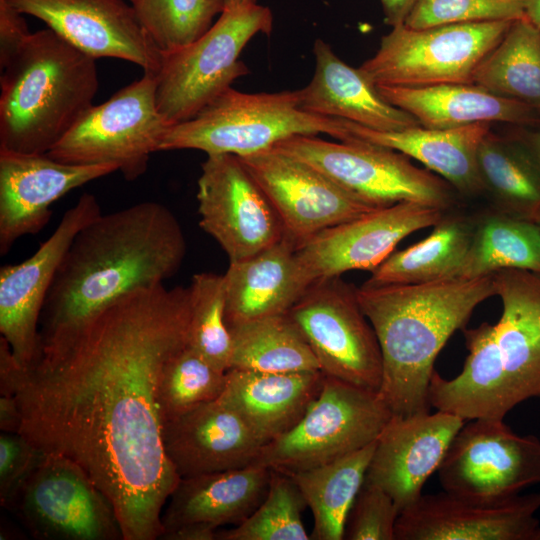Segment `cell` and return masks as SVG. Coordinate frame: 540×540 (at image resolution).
I'll list each match as a JSON object with an SVG mask.
<instances>
[{
	"label": "cell",
	"mask_w": 540,
	"mask_h": 540,
	"mask_svg": "<svg viewBox=\"0 0 540 540\" xmlns=\"http://www.w3.org/2000/svg\"><path fill=\"white\" fill-rule=\"evenodd\" d=\"M189 287L164 284L120 298L70 337L0 379L19 433L81 466L112 502L124 540L160 539L181 477L163 446L159 385L187 346Z\"/></svg>",
	"instance_id": "1"
},
{
	"label": "cell",
	"mask_w": 540,
	"mask_h": 540,
	"mask_svg": "<svg viewBox=\"0 0 540 540\" xmlns=\"http://www.w3.org/2000/svg\"><path fill=\"white\" fill-rule=\"evenodd\" d=\"M186 249L181 224L159 202L100 214L76 234L58 267L41 312L39 350L131 292L164 284Z\"/></svg>",
	"instance_id": "2"
},
{
	"label": "cell",
	"mask_w": 540,
	"mask_h": 540,
	"mask_svg": "<svg viewBox=\"0 0 540 540\" xmlns=\"http://www.w3.org/2000/svg\"><path fill=\"white\" fill-rule=\"evenodd\" d=\"M496 295L493 274L478 278L357 288V299L381 350L378 391L395 415L428 412L435 360L474 309Z\"/></svg>",
	"instance_id": "3"
},
{
	"label": "cell",
	"mask_w": 540,
	"mask_h": 540,
	"mask_svg": "<svg viewBox=\"0 0 540 540\" xmlns=\"http://www.w3.org/2000/svg\"><path fill=\"white\" fill-rule=\"evenodd\" d=\"M502 304L496 324L463 328L468 356L461 372L430 380L429 404L464 420L504 419L519 403L540 398V273H493Z\"/></svg>",
	"instance_id": "4"
},
{
	"label": "cell",
	"mask_w": 540,
	"mask_h": 540,
	"mask_svg": "<svg viewBox=\"0 0 540 540\" xmlns=\"http://www.w3.org/2000/svg\"><path fill=\"white\" fill-rule=\"evenodd\" d=\"M0 150L47 153L93 105L95 59L49 28L31 33L3 69Z\"/></svg>",
	"instance_id": "5"
},
{
	"label": "cell",
	"mask_w": 540,
	"mask_h": 540,
	"mask_svg": "<svg viewBox=\"0 0 540 540\" xmlns=\"http://www.w3.org/2000/svg\"><path fill=\"white\" fill-rule=\"evenodd\" d=\"M320 133L349 140L342 119L301 110L298 90L245 93L230 87L193 118L170 126L159 151L195 149L244 157L293 136Z\"/></svg>",
	"instance_id": "6"
},
{
	"label": "cell",
	"mask_w": 540,
	"mask_h": 540,
	"mask_svg": "<svg viewBox=\"0 0 540 540\" xmlns=\"http://www.w3.org/2000/svg\"><path fill=\"white\" fill-rule=\"evenodd\" d=\"M273 15L263 5L224 10L196 41L164 53L155 74L157 108L170 125L193 118L205 106L250 73L239 57L257 34L269 35Z\"/></svg>",
	"instance_id": "7"
},
{
	"label": "cell",
	"mask_w": 540,
	"mask_h": 540,
	"mask_svg": "<svg viewBox=\"0 0 540 540\" xmlns=\"http://www.w3.org/2000/svg\"><path fill=\"white\" fill-rule=\"evenodd\" d=\"M273 147L311 165L375 208L416 202L446 211L454 200V188L445 179L383 146L358 139L331 142L314 135H298Z\"/></svg>",
	"instance_id": "8"
},
{
	"label": "cell",
	"mask_w": 540,
	"mask_h": 540,
	"mask_svg": "<svg viewBox=\"0 0 540 540\" xmlns=\"http://www.w3.org/2000/svg\"><path fill=\"white\" fill-rule=\"evenodd\" d=\"M514 20L393 27L359 69L376 86L473 83L476 69Z\"/></svg>",
	"instance_id": "9"
},
{
	"label": "cell",
	"mask_w": 540,
	"mask_h": 540,
	"mask_svg": "<svg viewBox=\"0 0 540 540\" xmlns=\"http://www.w3.org/2000/svg\"><path fill=\"white\" fill-rule=\"evenodd\" d=\"M392 415L377 391L325 376L298 424L263 445L253 464L285 474L326 464L374 442Z\"/></svg>",
	"instance_id": "10"
},
{
	"label": "cell",
	"mask_w": 540,
	"mask_h": 540,
	"mask_svg": "<svg viewBox=\"0 0 540 540\" xmlns=\"http://www.w3.org/2000/svg\"><path fill=\"white\" fill-rule=\"evenodd\" d=\"M155 88V74L144 73L92 105L46 154L70 164H112L126 180H136L170 127L157 108Z\"/></svg>",
	"instance_id": "11"
},
{
	"label": "cell",
	"mask_w": 540,
	"mask_h": 540,
	"mask_svg": "<svg viewBox=\"0 0 540 540\" xmlns=\"http://www.w3.org/2000/svg\"><path fill=\"white\" fill-rule=\"evenodd\" d=\"M43 540H124L115 508L71 459L43 453L7 503Z\"/></svg>",
	"instance_id": "12"
},
{
	"label": "cell",
	"mask_w": 540,
	"mask_h": 540,
	"mask_svg": "<svg viewBox=\"0 0 540 540\" xmlns=\"http://www.w3.org/2000/svg\"><path fill=\"white\" fill-rule=\"evenodd\" d=\"M287 313L304 334L325 376L379 391L381 350L358 302L357 287L340 276L316 280Z\"/></svg>",
	"instance_id": "13"
},
{
	"label": "cell",
	"mask_w": 540,
	"mask_h": 540,
	"mask_svg": "<svg viewBox=\"0 0 540 540\" xmlns=\"http://www.w3.org/2000/svg\"><path fill=\"white\" fill-rule=\"evenodd\" d=\"M437 472L448 493L504 501L540 483V440L518 435L504 419H473L456 433Z\"/></svg>",
	"instance_id": "14"
},
{
	"label": "cell",
	"mask_w": 540,
	"mask_h": 540,
	"mask_svg": "<svg viewBox=\"0 0 540 540\" xmlns=\"http://www.w3.org/2000/svg\"><path fill=\"white\" fill-rule=\"evenodd\" d=\"M197 186L199 225L218 242L229 263L284 238L275 209L238 156L207 155Z\"/></svg>",
	"instance_id": "15"
},
{
	"label": "cell",
	"mask_w": 540,
	"mask_h": 540,
	"mask_svg": "<svg viewBox=\"0 0 540 540\" xmlns=\"http://www.w3.org/2000/svg\"><path fill=\"white\" fill-rule=\"evenodd\" d=\"M239 158L275 209L284 237L297 248L327 228L377 209L277 148Z\"/></svg>",
	"instance_id": "16"
},
{
	"label": "cell",
	"mask_w": 540,
	"mask_h": 540,
	"mask_svg": "<svg viewBox=\"0 0 540 540\" xmlns=\"http://www.w3.org/2000/svg\"><path fill=\"white\" fill-rule=\"evenodd\" d=\"M100 214L96 197L82 194L31 257L1 267L0 333L19 366L28 367L38 355L42 308L65 253L76 234Z\"/></svg>",
	"instance_id": "17"
},
{
	"label": "cell",
	"mask_w": 540,
	"mask_h": 540,
	"mask_svg": "<svg viewBox=\"0 0 540 540\" xmlns=\"http://www.w3.org/2000/svg\"><path fill=\"white\" fill-rule=\"evenodd\" d=\"M444 212L416 202L377 208L319 232L297 248V258L310 284L352 270L372 271L406 236L434 226Z\"/></svg>",
	"instance_id": "18"
},
{
	"label": "cell",
	"mask_w": 540,
	"mask_h": 540,
	"mask_svg": "<svg viewBox=\"0 0 540 540\" xmlns=\"http://www.w3.org/2000/svg\"><path fill=\"white\" fill-rule=\"evenodd\" d=\"M44 22L66 42L96 59L111 57L156 74L163 53L127 0H8Z\"/></svg>",
	"instance_id": "19"
},
{
	"label": "cell",
	"mask_w": 540,
	"mask_h": 540,
	"mask_svg": "<svg viewBox=\"0 0 540 540\" xmlns=\"http://www.w3.org/2000/svg\"><path fill=\"white\" fill-rule=\"evenodd\" d=\"M540 493L499 502L471 500L446 491L422 495L402 511L395 540H540Z\"/></svg>",
	"instance_id": "20"
},
{
	"label": "cell",
	"mask_w": 540,
	"mask_h": 540,
	"mask_svg": "<svg viewBox=\"0 0 540 540\" xmlns=\"http://www.w3.org/2000/svg\"><path fill=\"white\" fill-rule=\"evenodd\" d=\"M464 421L442 410L393 414L376 439L364 481L387 492L400 514L422 496Z\"/></svg>",
	"instance_id": "21"
},
{
	"label": "cell",
	"mask_w": 540,
	"mask_h": 540,
	"mask_svg": "<svg viewBox=\"0 0 540 540\" xmlns=\"http://www.w3.org/2000/svg\"><path fill=\"white\" fill-rule=\"evenodd\" d=\"M115 171L112 164H70L46 153L0 150V255L19 238L38 233L48 223L55 201Z\"/></svg>",
	"instance_id": "22"
},
{
	"label": "cell",
	"mask_w": 540,
	"mask_h": 540,
	"mask_svg": "<svg viewBox=\"0 0 540 540\" xmlns=\"http://www.w3.org/2000/svg\"><path fill=\"white\" fill-rule=\"evenodd\" d=\"M269 468L257 464L181 478L164 507L160 539L215 540L218 527L243 522L264 499Z\"/></svg>",
	"instance_id": "23"
},
{
	"label": "cell",
	"mask_w": 540,
	"mask_h": 540,
	"mask_svg": "<svg viewBox=\"0 0 540 540\" xmlns=\"http://www.w3.org/2000/svg\"><path fill=\"white\" fill-rule=\"evenodd\" d=\"M165 453L181 478L253 464L263 444L219 399L162 425Z\"/></svg>",
	"instance_id": "24"
},
{
	"label": "cell",
	"mask_w": 540,
	"mask_h": 540,
	"mask_svg": "<svg viewBox=\"0 0 540 540\" xmlns=\"http://www.w3.org/2000/svg\"><path fill=\"white\" fill-rule=\"evenodd\" d=\"M313 53L314 75L298 90L301 110L384 132L421 126L414 116L389 103L359 68L343 62L323 40L316 39Z\"/></svg>",
	"instance_id": "25"
},
{
	"label": "cell",
	"mask_w": 540,
	"mask_h": 540,
	"mask_svg": "<svg viewBox=\"0 0 540 540\" xmlns=\"http://www.w3.org/2000/svg\"><path fill=\"white\" fill-rule=\"evenodd\" d=\"M324 379L320 370L265 372L231 368L218 399L236 412L265 445L298 424L320 394Z\"/></svg>",
	"instance_id": "26"
},
{
	"label": "cell",
	"mask_w": 540,
	"mask_h": 540,
	"mask_svg": "<svg viewBox=\"0 0 540 540\" xmlns=\"http://www.w3.org/2000/svg\"><path fill=\"white\" fill-rule=\"evenodd\" d=\"M296 251L284 237L247 259L229 263L224 273L227 327L289 311L310 285Z\"/></svg>",
	"instance_id": "27"
},
{
	"label": "cell",
	"mask_w": 540,
	"mask_h": 540,
	"mask_svg": "<svg viewBox=\"0 0 540 540\" xmlns=\"http://www.w3.org/2000/svg\"><path fill=\"white\" fill-rule=\"evenodd\" d=\"M377 88L389 103L414 116L428 129H455L481 122L540 127V112L474 83Z\"/></svg>",
	"instance_id": "28"
},
{
	"label": "cell",
	"mask_w": 540,
	"mask_h": 540,
	"mask_svg": "<svg viewBox=\"0 0 540 540\" xmlns=\"http://www.w3.org/2000/svg\"><path fill=\"white\" fill-rule=\"evenodd\" d=\"M349 140L383 146L412 157L439 174L462 194L482 193L484 185L478 165V147L491 131L487 122L446 130L414 126L400 131H377L344 120Z\"/></svg>",
	"instance_id": "29"
},
{
	"label": "cell",
	"mask_w": 540,
	"mask_h": 540,
	"mask_svg": "<svg viewBox=\"0 0 540 540\" xmlns=\"http://www.w3.org/2000/svg\"><path fill=\"white\" fill-rule=\"evenodd\" d=\"M474 224L446 216L420 242L393 252L371 271L367 286L424 284L458 277L467 255Z\"/></svg>",
	"instance_id": "30"
},
{
	"label": "cell",
	"mask_w": 540,
	"mask_h": 540,
	"mask_svg": "<svg viewBox=\"0 0 540 540\" xmlns=\"http://www.w3.org/2000/svg\"><path fill=\"white\" fill-rule=\"evenodd\" d=\"M376 440L326 464L288 474L313 515L310 539L342 540L345 521L364 483Z\"/></svg>",
	"instance_id": "31"
},
{
	"label": "cell",
	"mask_w": 540,
	"mask_h": 540,
	"mask_svg": "<svg viewBox=\"0 0 540 540\" xmlns=\"http://www.w3.org/2000/svg\"><path fill=\"white\" fill-rule=\"evenodd\" d=\"M228 329L232 339L229 369L265 372L320 370L307 339L287 312L245 321Z\"/></svg>",
	"instance_id": "32"
},
{
	"label": "cell",
	"mask_w": 540,
	"mask_h": 540,
	"mask_svg": "<svg viewBox=\"0 0 540 540\" xmlns=\"http://www.w3.org/2000/svg\"><path fill=\"white\" fill-rule=\"evenodd\" d=\"M477 165L484 190L494 198L497 211L537 223L540 172L516 141L489 131L478 147Z\"/></svg>",
	"instance_id": "33"
},
{
	"label": "cell",
	"mask_w": 540,
	"mask_h": 540,
	"mask_svg": "<svg viewBox=\"0 0 540 540\" xmlns=\"http://www.w3.org/2000/svg\"><path fill=\"white\" fill-rule=\"evenodd\" d=\"M473 83L540 112V28L514 20L475 71Z\"/></svg>",
	"instance_id": "34"
},
{
	"label": "cell",
	"mask_w": 540,
	"mask_h": 540,
	"mask_svg": "<svg viewBox=\"0 0 540 540\" xmlns=\"http://www.w3.org/2000/svg\"><path fill=\"white\" fill-rule=\"evenodd\" d=\"M502 269L540 273V227L496 211L474 225L458 278H478Z\"/></svg>",
	"instance_id": "35"
},
{
	"label": "cell",
	"mask_w": 540,
	"mask_h": 540,
	"mask_svg": "<svg viewBox=\"0 0 540 540\" xmlns=\"http://www.w3.org/2000/svg\"><path fill=\"white\" fill-rule=\"evenodd\" d=\"M268 491L258 507L232 529L216 532L217 540H308L302 513L307 503L285 473L270 469Z\"/></svg>",
	"instance_id": "36"
},
{
	"label": "cell",
	"mask_w": 540,
	"mask_h": 540,
	"mask_svg": "<svg viewBox=\"0 0 540 540\" xmlns=\"http://www.w3.org/2000/svg\"><path fill=\"white\" fill-rule=\"evenodd\" d=\"M187 345L215 367L230 368L232 339L225 322V276L202 272L192 278Z\"/></svg>",
	"instance_id": "37"
},
{
	"label": "cell",
	"mask_w": 540,
	"mask_h": 540,
	"mask_svg": "<svg viewBox=\"0 0 540 540\" xmlns=\"http://www.w3.org/2000/svg\"><path fill=\"white\" fill-rule=\"evenodd\" d=\"M223 371L188 345L167 363L159 385L162 425L195 407L217 400L226 385Z\"/></svg>",
	"instance_id": "38"
},
{
	"label": "cell",
	"mask_w": 540,
	"mask_h": 540,
	"mask_svg": "<svg viewBox=\"0 0 540 540\" xmlns=\"http://www.w3.org/2000/svg\"><path fill=\"white\" fill-rule=\"evenodd\" d=\"M131 4L163 54L196 41L225 9L224 0H133Z\"/></svg>",
	"instance_id": "39"
},
{
	"label": "cell",
	"mask_w": 540,
	"mask_h": 540,
	"mask_svg": "<svg viewBox=\"0 0 540 540\" xmlns=\"http://www.w3.org/2000/svg\"><path fill=\"white\" fill-rule=\"evenodd\" d=\"M526 0H417L405 24L412 29L516 20L525 17Z\"/></svg>",
	"instance_id": "40"
},
{
	"label": "cell",
	"mask_w": 540,
	"mask_h": 540,
	"mask_svg": "<svg viewBox=\"0 0 540 540\" xmlns=\"http://www.w3.org/2000/svg\"><path fill=\"white\" fill-rule=\"evenodd\" d=\"M399 510L391 496L364 481L348 512L343 539L395 540Z\"/></svg>",
	"instance_id": "41"
},
{
	"label": "cell",
	"mask_w": 540,
	"mask_h": 540,
	"mask_svg": "<svg viewBox=\"0 0 540 540\" xmlns=\"http://www.w3.org/2000/svg\"><path fill=\"white\" fill-rule=\"evenodd\" d=\"M42 452L20 433L0 434V503L6 507Z\"/></svg>",
	"instance_id": "42"
},
{
	"label": "cell",
	"mask_w": 540,
	"mask_h": 540,
	"mask_svg": "<svg viewBox=\"0 0 540 540\" xmlns=\"http://www.w3.org/2000/svg\"><path fill=\"white\" fill-rule=\"evenodd\" d=\"M31 32L23 14L8 0H0V65L2 70L25 45Z\"/></svg>",
	"instance_id": "43"
},
{
	"label": "cell",
	"mask_w": 540,
	"mask_h": 540,
	"mask_svg": "<svg viewBox=\"0 0 540 540\" xmlns=\"http://www.w3.org/2000/svg\"><path fill=\"white\" fill-rule=\"evenodd\" d=\"M505 134L523 148L540 172V127L513 126Z\"/></svg>",
	"instance_id": "44"
},
{
	"label": "cell",
	"mask_w": 540,
	"mask_h": 540,
	"mask_svg": "<svg viewBox=\"0 0 540 540\" xmlns=\"http://www.w3.org/2000/svg\"><path fill=\"white\" fill-rule=\"evenodd\" d=\"M380 2L384 22L393 28L405 24L417 0H380Z\"/></svg>",
	"instance_id": "45"
},
{
	"label": "cell",
	"mask_w": 540,
	"mask_h": 540,
	"mask_svg": "<svg viewBox=\"0 0 540 540\" xmlns=\"http://www.w3.org/2000/svg\"><path fill=\"white\" fill-rule=\"evenodd\" d=\"M20 412L14 396L0 397V429L1 432L19 433Z\"/></svg>",
	"instance_id": "46"
},
{
	"label": "cell",
	"mask_w": 540,
	"mask_h": 540,
	"mask_svg": "<svg viewBox=\"0 0 540 540\" xmlns=\"http://www.w3.org/2000/svg\"><path fill=\"white\" fill-rule=\"evenodd\" d=\"M525 17L540 28V0H526Z\"/></svg>",
	"instance_id": "47"
},
{
	"label": "cell",
	"mask_w": 540,
	"mask_h": 540,
	"mask_svg": "<svg viewBox=\"0 0 540 540\" xmlns=\"http://www.w3.org/2000/svg\"><path fill=\"white\" fill-rule=\"evenodd\" d=\"M224 4L226 10L257 4V0H224Z\"/></svg>",
	"instance_id": "48"
},
{
	"label": "cell",
	"mask_w": 540,
	"mask_h": 540,
	"mask_svg": "<svg viewBox=\"0 0 540 540\" xmlns=\"http://www.w3.org/2000/svg\"><path fill=\"white\" fill-rule=\"evenodd\" d=\"M538 226L540 227V219L537 221Z\"/></svg>",
	"instance_id": "49"
},
{
	"label": "cell",
	"mask_w": 540,
	"mask_h": 540,
	"mask_svg": "<svg viewBox=\"0 0 540 540\" xmlns=\"http://www.w3.org/2000/svg\"><path fill=\"white\" fill-rule=\"evenodd\" d=\"M127 1H128V2H130V3H132V2H133V0H127Z\"/></svg>",
	"instance_id": "50"
}]
</instances>
